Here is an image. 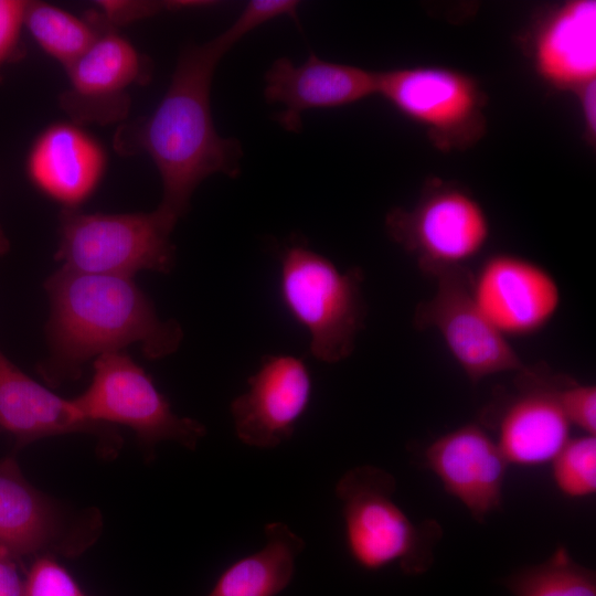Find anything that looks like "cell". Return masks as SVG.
<instances>
[{
	"mask_svg": "<svg viewBox=\"0 0 596 596\" xmlns=\"http://www.w3.org/2000/svg\"><path fill=\"white\" fill-rule=\"evenodd\" d=\"M263 23L258 11L245 7L217 36L184 47L155 110L127 119L114 134L113 147L118 155H146L151 159L162 183V199L157 209L175 223L188 212L202 181L216 173L230 178L240 174L242 148L236 139L217 134L211 109V86L221 58Z\"/></svg>",
	"mask_w": 596,
	"mask_h": 596,
	"instance_id": "6da1fadb",
	"label": "cell"
},
{
	"mask_svg": "<svg viewBox=\"0 0 596 596\" xmlns=\"http://www.w3.org/2000/svg\"><path fill=\"white\" fill-rule=\"evenodd\" d=\"M50 304L49 354L36 371L50 387L81 377L92 359L139 343L149 360L174 353L181 324L162 320L134 278L60 267L44 283Z\"/></svg>",
	"mask_w": 596,
	"mask_h": 596,
	"instance_id": "7a4b0ae2",
	"label": "cell"
},
{
	"mask_svg": "<svg viewBox=\"0 0 596 596\" xmlns=\"http://www.w3.org/2000/svg\"><path fill=\"white\" fill-rule=\"evenodd\" d=\"M395 490V478L374 466L354 467L338 480L347 547L364 570L397 564L406 575H421L433 565L441 528L434 520L413 523L393 500Z\"/></svg>",
	"mask_w": 596,
	"mask_h": 596,
	"instance_id": "3957f363",
	"label": "cell"
},
{
	"mask_svg": "<svg viewBox=\"0 0 596 596\" xmlns=\"http://www.w3.org/2000/svg\"><path fill=\"white\" fill-rule=\"evenodd\" d=\"M279 264L283 302L309 332L311 354L326 363L349 358L366 317L362 270L341 272L299 242L280 251Z\"/></svg>",
	"mask_w": 596,
	"mask_h": 596,
	"instance_id": "277c9868",
	"label": "cell"
},
{
	"mask_svg": "<svg viewBox=\"0 0 596 596\" xmlns=\"http://www.w3.org/2000/svg\"><path fill=\"white\" fill-rule=\"evenodd\" d=\"M175 224L158 209L117 214L62 210L54 257L61 267L87 274L129 278L142 270L168 274L175 264L171 242Z\"/></svg>",
	"mask_w": 596,
	"mask_h": 596,
	"instance_id": "5b68a950",
	"label": "cell"
},
{
	"mask_svg": "<svg viewBox=\"0 0 596 596\" xmlns=\"http://www.w3.org/2000/svg\"><path fill=\"white\" fill-rule=\"evenodd\" d=\"M88 387L73 401L89 421L132 430L145 462L156 459L163 441L194 450L207 433L198 419L180 416L151 377L126 352L94 360Z\"/></svg>",
	"mask_w": 596,
	"mask_h": 596,
	"instance_id": "8992f818",
	"label": "cell"
},
{
	"mask_svg": "<svg viewBox=\"0 0 596 596\" xmlns=\"http://www.w3.org/2000/svg\"><path fill=\"white\" fill-rule=\"evenodd\" d=\"M103 512L57 499L32 485L14 454L0 459V545L24 557L75 558L104 532Z\"/></svg>",
	"mask_w": 596,
	"mask_h": 596,
	"instance_id": "52a82bcc",
	"label": "cell"
},
{
	"mask_svg": "<svg viewBox=\"0 0 596 596\" xmlns=\"http://www.w3.org/2000/svg\"><path fill=\"white\" fill-rule=\"evenodd\" d=\"M376 94L423 126L440 150L467 147L485 131V95L461 72L441 66L380 72Z\"/></svg>",
	"mask_w": 596,
	"mask_h": 596,
	"instance_id": "ba28073f",
	"label": "cell"
},
{
	"mask_svg": "<svg viewBox=\"0 0 596 596\" xmlns=\"http://www.w3.org/2000/svg\"><path fill=\"white\" fill-rule=\"evenodd\" d=\"M386 228L414 255L422 270L434 276L464 267L483 248L490 233L479 202L468 192L449 187L429 191L409 211L392 210Z\"/></svg>",
	"mask_w": 596,
	"mask_h": 596,
	"instance_id": "9c48e42d",
	"label": "cell"
},
{
	"mask_svg": "<svg viewBox=\"0 0 596 596\" xmlns=\"http://www.w3.org/2000/svg\"><path fill=\"white\" fill-rule=\"evenodd\" d=\"M435 277L436 291L416 307L415 326L436 330L472 383L498 373L525 372L529 366L477 307L466 269L453 268Z\"/></svg>",
	"mask_w": 596,
	"mask_h": 596,
	"instance_id": "30bf717a",
	"label": "cell"
},
{
	"mask_svg": "<svg viewBox=\"0 0 596 596\" xmlns=\"http://www.w3.org/2000/svg\"><path fill=\"white\" fill-rule=\"evenodd\" d=\"M65 72L61 109L79 126H107L127 120L130 88L149 82L152 65L127 38L107 28Z\"/></svg>",
	"mask_w": 596,
	"mask_h": 596,
	"instance_id": "8fae6325",
	"label": "cell"
},
{
	"mask_svg": "<svg viewBox=\"0 0 596 596\" xmlns=\"http://www.w3.org/2000/svg\"><path fill=\"white\" fill-rule=\"evenodd\" d=\"M71 434L94 438L96 455L110 461L124 446L119 428L87 419L73 398H64L12 363L0 350V435L14 441V451L38 440Z\"/></svg>",
	"mask_w": 596,
	"mask_h": 596,
	"instance_id": "7c38bea8",
	"label": "cell"
},
{
	"mask_svg": "<svg viewBox=\"0 0 596 596\" xmlns=\"http://www.w3.org/2000/svg\"><path fill=\"white\" fill-rule=\"evenodd\" d=\"M472 298L505 338L538 332L555 316L561 291L540 265L509 254L488 258L471 279Z\"/></svg>",
	"mask_w": 596,
	"mask_h": 596,
	"instance_id": "4fadbf2b",
	"label": "cell"
},
{
	"mask_svg": "<svg viewBox=\"0 0 596 596\" xmlns=\"http://www.w3.org/2000/svg\"><path fill=\"white\" fill-rule=\"evenodd\" d=\"M311 377L294 355L270 354L248 379V389L231 403L237 438L247 446L273 449L288 440L308 407Z\"/></svg>",
	"mask_w": 596,
	"mask_h": 596,
	"instance_id": "5bb4252c",
	"label": "cell"
},
{
	"mask_svg": "<svg viewBox=\"0 0 596 596\" xmlns=\"http://www.w3.org/2000/svg\"><path fill=\"white\" fill-rule=\"evenodd\" d=\"M107 162L104 146L67 120L49 125L33 139L24 172L31 185L62 210H76L100 185Z\"/></svg>",
	"mask_w": 596,
	"mask_h": 596,
	"instance_id": "9a60e30c",
	"label": "cell"
},
{
	"mask_svg": "<svg viewBox=\"0 0 596 596\" xmlns=\"http://www.w3.org/2000/svg\"><path fill=\"white\" fill-rule=\"evenodd\" d=\"M264 81L265 99L283 106L276 120L298 132L307 110L341 107L376 94L377 73L311 54L299 65L287 57L276 60Z\"/></svg>",
	"mask_w": 596,
	"mask_h": 596,
	"instance_id": "2e32d148",
	"label": "cell"
},
{
	"mask_svg": "<svg viewBox=\"0 0 596 596\" xmlns=\"http://www.w3.org/2000/svg\"><path fill=\"white\" fill-rule=\"evenodd\" d=\"M425 460L445 491L476 521H485L501 507L509 464L480 426L467 424L437 438L426 448Z\"/></svg>",
	"mask_w": 596,
	"mask_h": 596,
	"instance_id": "e0dca14e",
	"label": "cell"
},
{
	"mask_svg": "<svg viewBox=\"0 0 596 596\" xmlns=\"http://www.w3.org/2000/svg\"><path fill=\"white\" fill-rule=\"evenodd\" d=\"M556 382L532 368L520 373L519 393L497 421L496 443L509 465L551 462L571 438V424L555 395Z\"/></svg>",
	"mask_w": 596,
	"mask_h": 596,
	"instance_id": "ac0fdd59",
	"label": "cell"
},
{
	"mask_svg": "<svg viewBox=\"0 0 596 596\" xmlns=\"http://www.w3.org/2000/svg\"><path fill=\"white\" fill-rule=\"evenodd\" d=\"M539 76L549 85L577 92L596 77V2L572 0L540 25L533 45Z\"/></svg>",
	"mask_w": 596,
	"mask_h": 596,
	"instance_id": "d6986e66",
	"label": "cell"
},
{
	"mask_svg": "<svg viewBox=\"0 0 596 596\" xmlns=\"http://www.w3.org/2000/svg\"><path fill=\"white\" fill-rule=\"evenodd\" d=\"M265 545L230 565L206 596H277L291 582L306 543L283 522L265 525Z\"/></svg>",
	"mask_w": 596,
	"mask_h": 596,
	"instance_id": "ffe728a7",
	"label": "cell"
},
{
	"mask_svg": "<svg viewBox=\"0 0 596 596\" xmlns=\"http://www.w3.org/2000/svg\"><path fill=\"white\" fill-rule=\"evenodd\" d=\"M105 29L107 26L93 12L81 18L47 2H26L24 31L64 70L76 62Z\"/></svg>",
	"mask_w": 596,
	"mask_h": 596,
	"instance_id": "44dd1931",
	"label": "cell"
},
{
	"mask_svg": "<svg viewBox=\"0 0 596 596\" xmlns=\"http://www.w3.org/2000/svg\"><path fill=\"white\" fill-rule=\"evenodd\" d=\"M513 596H596V574L577 563L564 546L543 563L526 566L502 581Z\"/></svg>",
	"mask_w": 596,
	"mask_h": 596,
	"instance_id": "7402d4cb",
	"label": "cell"
},
{
	"mask_svg": "<svg viewBox=\"0 0 596 596\" xmlns=\"http://www.w3.org/2000/svg\"><path fill=\"white\" fill-rule=\"evenodd\" d=\"M551 462L554 483L565 497L579 499L596 492L594 435L570 438Z\"/></svg>",
	"mask_w": 596,
	"mask_h": 596,
	"instance_id": "603a6c76",
	"label": "cell"
},
{
	"mask_svg": "<svg viewBox=\"0 0 596 596\" xmlns=\"http://www.w3.org/2000/svg\"><path fill=\"white\" fill-rule=\"evenodd\" d=\"M25 596H87L54 557L34 558L25 575Z\"/></svg>",
	"mask_w": 596,
	"mask_h": 596,
	"instance_id": "cb8c5ba5",
	"label": "cell"
},
{
	"mask_svg": "<svg viewBox=\"0 0 596 596\" xmlns=\"http://www.w3.org/2000/svg\"><path fill=\"white\" fill-rule=\"evenodd\" d=\"M555 395L571 425L586 435L596 434V387L574 381H557Z\"/></svg>",
	"mask_w": 596,
	"mask_h": 596,
	"instance_id": "d4e9b609",
	"label": "cell"
},
{
	"mask_svg": "<svg viewBox=\"0 0 596 596\" xmlns=\"http://www.w3.org/2000/svg\"><path fill=\"white\" fill-rule=\"evenodd\" d=\"M28 0H0V72L22 57L24 13Z\"/></svg>",
	"mask_w": 596,
	"mask_h": 596,
	"instance_id": "484cf974",
	"label": "cell"
},
{
	"mask_svg": "<svg viewBox=\"0 0 596 596\" xmlns=\"http://www.w3.org/2000/svg\"><path fill=\"white\" fill-rule=\"evenodd\" d=\"M94 11L99 21L107 28L117 26L140 20L160 12L164 2L157 1H96Z\"/></svg>",
	"mask_w": 596,
	"mask_h": 596,
	"instance_id": "4316f807",
	"label": "cell"
},
{
	"mask_svg": "<svg viewBox=\"0 0 596 596\" xmlns=\"http://www.w3.org/2000/svg\"><path fill=\"white\" fill-rule=\"evenodd\" d=\"M19 563L0 545V596H25V578L19 572Z\"/></svg>",
	"mask_w": 596,
	"mask_h": 596,
	"instance_id": "83f0119b",
	"label": "cell"
},
{
	"mask_svg": "<svg viewBox=\"0 0 596 596\" xmlns=\"http://www.w3.org/2000/svg\"><path fill=\"white\" fill-rule=\"evenodd\" d=\"M596 84L595 81L588 83L576 93L579 96L586 132L589 138H595L596 131Z\"/></svg>",
	"mask_w": 596,
	"mask_h": 596,
	"instance_id": "f1b7e54d",
	"label": "cell"
},
{
	"mask_svg": "<svg viewBox=\"0 0 596 596\" xmlns=\"http://www.w3.org/2000/svg\"><path fill=\"white\" fill-rule=\"evenodd\" d=\"M10 251V241L0 225V256L6 255Z\"/></svg>",
	"mask_w": 596,
	"mask_h": 596,
	"instance_id": "f546056e",
	"label": "cell"
}]
</instances>
